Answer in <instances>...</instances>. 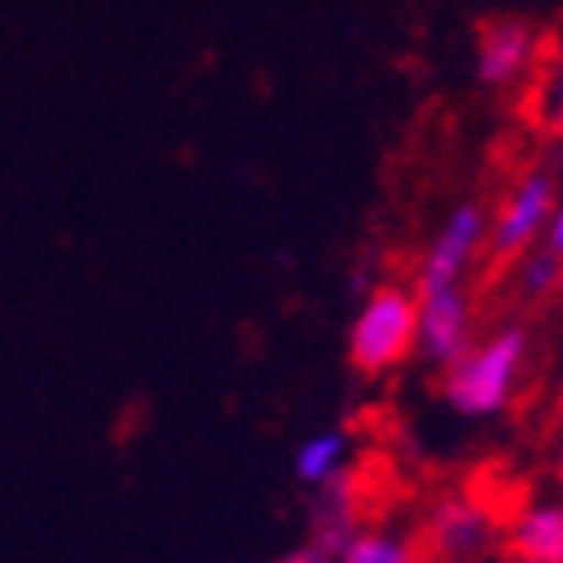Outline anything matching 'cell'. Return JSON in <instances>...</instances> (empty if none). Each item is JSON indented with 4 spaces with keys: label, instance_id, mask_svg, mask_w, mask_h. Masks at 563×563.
<instances>
[{
    "label": "cell",
    "instance_id": "2e32d148",
    "mask_svg": "<svg viewBox=\"0 0 563 563\" xmlns=\"http://www.w3.org/2000/svg\"><path fill=\"white\" fill-rule=\"evenodd\" d=\"M505 563H509V559H505Z\"/></svg>",
    "mask_w": 563,
    "mask_h": 563
},
{
    "label": "cell",
    "instance_id": "9c48e42d",
    "mask_svg": "<svg viewBox=\"0 0 563 563\" xmlns=\"http://www.w3.org/2000/svg\"><path fill=\"white\" fill-rule=\"evenodd\" d=\"M509 563H563V496H528L505 514Z\"/></svg>",
    "mask_w": 563,
    "mask_h": 563
},
{
    "label": "cell",
    "instance_id": "8992f818",
    "mask_svg": "<svg viewBox=\"0 0 563 563\" xmlns=\"http://www.w3.org/2000/svg\"><path fill=\"white\" fill-rule=\"evenodd\" d=\"M419 302V339H415V361L429 369H446L460 361L478 339V298L468 285L451 289H415Z\"/></svg>",
    "mask_w": 563,
    "mask_h": 563
},
{
    "label": "cell",
    "instance_id": "4fadbf2b",
    "mask_svg": "<svg viewBox=\"0 0 563 563\" xmlns=\"http://www.w3.org/2000/svg\"><path fill=\"white\" fill-rule=\"evenodd\" d=\"M537 122L554 145H563V45L554 55H545L537 73Z\"/></svg>",
    "mask_w": 563,
    "mask_h": 563
},
{
    "label": "cell",
    "instance_id": "3957f363",
    "mask_svg": "<svg viewBox=\"0 0 563 563\" xmlns=\"http://www.w3.org/2000/svg\"><path fill=\"white\" fill-rule=\"evenodd\" d=\"M419 541L433 563L505 559V509L478 487H442L419 509Z\"/></svg>",
    "mask_w": 563,
    "mask_h": 563
},
{
    "label": "cell",
    "instance_id": "277c9868",
    "mask_svg": "<svg viewBox=\"0 0 563 563\" xmlns=\"http://www.w3.org/2000/svg\"><path fill=\"white\" fill-rule=\"evenodd\" d=\"M563 199V172L550 154L545 163L523 167L509 180V190L492 208V240H487V266H509L519 253L537 249L545 240V225Z\"/></svg>",
    "mask_w": 563,
    "mask_h": 563
},
{
    "label": "cell",
    "instance_id": "9a60e30c",
    "mask_svg": "<svg viewBox=\"0 0 563 563\" xmlns=\"http://www.w3.org/2000/svg\"><path fill=\"white\" fill-rule=\"evenodd\" d=\"M554 257H563V199H559V208H554V217H550V225H545V240H541Z\"/></svg>",
    "mask_w": 563,
    "mask_h": 563
},
{
    "label": "cell",
    "instance_id": "7a4b0ae2",
    "mask_svg": "<svg viewBox=\"0 0 563 563\" xmlns=\"http://www.w3.org/2000/svg\"><path fill=\"white\" fill-rule=\"evenodd\" d=\"M419 302L406 279H374L361 294L347 324V361L365 379H388L406 361H415Z\"/></svg>",
    "mask_w": 563,
    "mask_h": 563
},
{
    "label": "cell",
    "instance_id": "7c38bea8",
    "mask_svg": "<svg viewBox=\"0 0 563 563\" xmlns=\"http://www.w3.org/2000/svg\"><path fill=\"white\" fill-rule=\"evenodd\" d=\"M500 275H505V294L509 298H519L528 307H541L563 289V257H554L545 244H537V249L519 253L509 266H500Z\"/></svg>",
    "mask_w": 563,
    "mask_h": 563
},
{
    "label": "cell",
    "instance_id": "ba28073f",
    "mask_svg": "<svg viewBox=\"0 0 563 563\" xmlns=\"http://www.w3.org/2000/svg\"><path fill=\"white\" fill-rule=\"evenodd\" d=\"M369 523V492H365V478L361 468L352 474L334 478L311 492V505H307V541L324 545V550H343L361 528Z\"/></svg>",
    "mask_w": 563,
    "mask_h": 563
},
{
    "label": "cell",
    "instance_id": "52a82bcc",
    "mask_svg": "<svg viewBox=\"0 0 563 563\" xmlns=\"http://www.w3.org/2000/svg\"><path fill=\"white\" fill-rule=\"evenodd\" d=\"M545 64V36L528 19H492L474 36V77L487 90H519Z\"/></svg>",
    "mask_w": 563,
    "mask_h": 563
},
{
    "label": "cell",
    "instance_id": "6da1fadb",
    "mask_svg": "<svg viewBox=\"0 0 563 563\" xmlns=\"http://www.w3.org/2000/svg\"><path fill=\"white\" fill-rule=\"evenodd\" d=\"M532 365V334L528 324L505 320L496 330L478 334L460 361H451L442 374V401L460 419H500L523 393Z\"/></svg>",
    "mask_w": 563,
    "mask_h": 563
},
{
    "label": "cell",
    "instance_id": "8fae6325",
    "mask_svg": "<svg viewBox=\"0 0 563 563\" xmlns=\"http://www.w3.org/2000/svg\"><path fill=\"white\" fill-rule=\"evenodd\" d=\"M339 563H433L419 528L406 519H369L343 550Z\"/></svg>",
    "mask_w": 563,
    "mask_h": 563
},
{
    "label": "cell",
    "instance_id": "5b68a950",
    "mask_svg": "<svg viewBox=\"0 0 563 563\" xmlns=\"http://www.w3.org/2000/svg\"><path fill=\"white\" fill-rule=\"evenodd\" d=\"M487 240H492V208L478 199L455 203L438 230L429 234V244L419 249L410 285L415 289H451L468 285L478 266H487Z\"/></svg>",
    "mask_w": 563,
    "mask_h": 563
},
{
    "label": "cell",
    "instance_id": "30bf717a",
    "mask_svg": "<svg viewBox=\"0 0 563 563\" xmlns=\"http://www.w3.org/2000/svg\"><path fill=\"white\" fill-rule=\"evenodd\" d=\"M352 468H356V438H352V429H343V424L316 429V433H307V438L294 446V478H298L307 492H316V487H324V483L352 474Z\"/></svg>",
    "mask_w": 563,
    "mask_h": 563
},
{
    "label": "cell",
    "instance_id": "5bb4252c",
    "mask_svg": "<svg viewBox=\"0 0 563 563\" xmlns=\"http://www.w3.org/2000/svg\"><path fill=\"white\" fill-rule=\"evenodd\" d=\"M271 563H339V554L302 537V541H298L294 550H285V554H279V559H271Z\"/></svg>",
    "mask_w": 563,
    "mask_h": 563
}]
</instances>
